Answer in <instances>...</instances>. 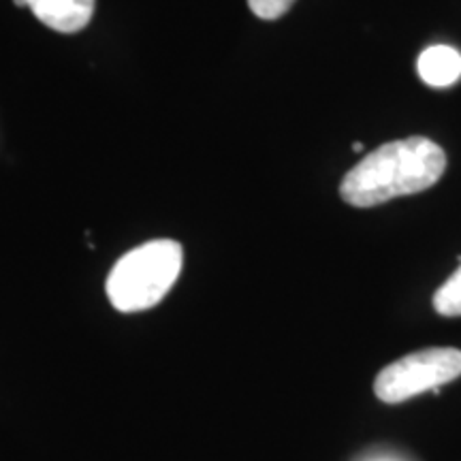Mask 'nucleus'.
Listing matches in <instances>:
<instances>
[{
    "instance_id": "3",
    "label": "nucleus",
    "mask_w": 461,
    "mask_h": 461,
    "mask_svg": "<svg viewBox=\"0 0 461 461\" xmlns=\"http://www.w3.org/2000/svg\"><path fill=\"white\" fill-rule=\"evenodd\" d=\"M461 376V350L448 346L423 348L383 367L374 380V393L384 403H402L434 391Z\"/></svg>"
},
{
    "instance_id": "6",
    "label": "nucleus",
    "mask_w": 461,
    "mask_h": 461,
    "mask_svg": "<svg viewBox=\"0 0 461 461\" xmlns=\"http://www.w3.org/2000/svg\"><path fill=\"white\" fill-rule=\"evenodd\" d=\"M434 310L440 316H461V267L434 293Z\"/></svg>"
},
{
    "instance_id": "9",
    "label": "nucleus",
    "mask_w": 461,
    "mask_h": 461,
    "mask_svg": "<svg viewBox=\"0 0 461 461\" xmlns=\"http://www.w3.org/2000/svg\"><path fill=\"white\" fill-rule=\"evenodd\" d=\"M17 7H26V0H14Z\"/></svg>"
},
{
    "instance_id": "1",
    "label": "nucleus",
    "mask_w": 461,
    "mask_h": 461,
    "mask_svg": "<svg viewBox=\"0 0 461 461\" xmlns=\"http://www.w3.org/2000/svg\"><path fill=\"white\" fill-rule=\"evenodd\" d=\"M447 154L428 137L389 141L367 154L339 184V197L353 207H376L423 193L445 176Z\"/></svg>"
},
{
    "instance_id": "2",
    "label": "nucleus",
    "mask_w": 461,
    "mask_h": 461,
    "mask_svg": "<svg viewBox=\"0 0 461 461\" xmlns=\"http://www.w3.org/2000/svg\"><path fill=\"white\" fill-rule=\"evenodd\" d=\"M182 265L184 250L173 240H152L132 248L109 274V302L124 314L154 308L180 278Z\"/></svg>"
},
{
    "instance_id": "8",
    "label": "nucleus",
    "mask_w": 461,
    "mask_h": 461,
    "mask_svg": "<svg viewBox=\"0 0 461 461\" xmlns=\"http://www.w3.org/2000/svg\"><path fill=\"white\" fill-rule=\"evenodd\" d=\"M353 149H355V152H361V149H363V143H359V141L353 143Z\"/></svg>"
},
{
    "instance_id": "4",
    "label": "nucleus",
    "mask_w": 461,
    "mask_h": 461,
    "mask_svg": "<svg viewBox=\"0 0 461 461\" xmlns=\"http://www.w3.org/2000/svg\"><path fill=\"white\" fill-rule=\"evenodd\" d=\"M95 3L96 0H26V7L51 31L73 34L90 24Z\"/></svg>"
},
{
    "instance_id": "7",
    "label": "nucleus",
    "mask_w": 461,
    "mask_h": 461,
    "mask_svg": "<svg viewBox=\"0 0 461 461\" xmlns=\"http://www.w3.org/2000/svg\"><path fill=\"white\" fill-rule=\"evenodd\" d=\"M295 0H248V7L261 20H278L293 7Z\"/></svg>"
},
{
    "instance_id": "5",
    "label": "nucleus",
    "mask_w": 461,
    "mask_h": 461,
    "mask_svg": "<svg viewBox=\"0 0 461 461\" xmlns=\"http://www.w3.org/2000/svg\"><path fill=\"white\" fill-rule=\"evenodd\" d=\"M417 68L425 84L447 88L461 77V54L451 45H431L419 56Z\"/></svg>"
}]
</instances>
